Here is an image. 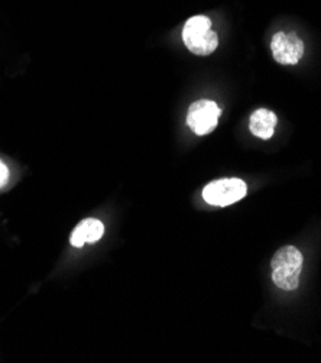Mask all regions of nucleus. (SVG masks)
Instances as JSON below:
<instances>
[{
  "instance_id": "nucleus-6",
  "label": "nucleus",
  "mask_w": 321,
  "mask_h": 363,
  "mask_svg": "<svg viewBox=\"0 0 321 363\" xmlns=\"http://www.w3.org/2000/svg\"><path fill=\"white\" fill-rule=\"evenodd\" d=\"M104 225L97 219H86L77 225L73 235H71V245L81 247L84 243H94L103 238Z\"/></svg>"
},
{
  "instance_id": "nucleus-1",
  "label": "nucleus",
  "mask_w": 321,
  "mask_h": 363,
  "mask_svg": "<svg viewBox=\"0 0 321 363\" xmlns=\"http://www.w3.org/2000/svg\"><path fill=\"white\" fill-rule=\"evenodd\" d=\"M272 281L283 289V291H294L300 285V275L303 269V255L295 246L281 247L271 261Z\"/></svg>"
},
{
  "instance_id": "nucleus-8",
  "label": "nucleus",
  "mask_w": 321,
  "mask_h": 363,
  "mask_svg": "<svg viewBox=\"0 0 321 363\" xmlns=\"http://www.w3.org/2000/svg\"><path fill=\"white\" fill-rule=\"evenodd\" d=\"M8 179H9V169L2 161H0V187H4L8 183Z\"/></svg>"
},
{
  "instance_id": "nucleus-3",
  "label": "nucleus",
  "mask_w": 321,
  "mask_h": 363,
  "mask_svg": "<svg viewBox=\"0 0 321 363\" xmlns=\"http://www.w3.org/2000/svg\"><path fill=\"white\" fill-rule=\"evenodd\" d=\"M246 193L247 187L244 181L239 178H223L207 184L203 190V199L211 206L226 207L242 200Z\"/></svg>"
},
{
  "instance_id": "nucleus-4",
  "label": "nucleus",
  "mask_w": 321,
  "mask_h": 363,
  "mask_svg": "<svg viewBox=\"0 0 321 363\" xmlns=\"http://www.w3.org/2000/svg\"><path fill=\"white\" fill-rule=\"evenodd\" d=\"M220 113L219 106L211 100L194 101L188 108L187 125L198 136L208 135L218 126Z\"/></svg>"
},
{
  "instance_id": "nucleus-7",
  "label": "nucleus",
  "mask_w": 321,
  "mask_h": 363,
  "mask_svg": "<svg viewBox=\"0 0 321 363\" xmlns=\"http://www.w3.org/2000/svg\"><path fill=\"white\" fill-rule=\"evenodd\" d=\"M276 123H278V118L274 112L268 111V108H258V111L254 112L251 116L249 129H251V132L255 136L266 140L272 138Z\"/></svg>"
},
{
  "instance_id": "nucleus-2",
  "label": "nucleus",
  "mask_w": 321,
  "mask_h": 363,
  "mask_svg": "<svg viewBox=\"0 0 321 363\" xmlns=\"http://www.w3.org/2000/svg\"><path fill=\"white\" fill-rule=\"evenodd\" d=\"M183 40L193 54L201 57L210 55L219 45L218 33L211 30V21L203 15L187 21L183 29Z\"/></svg>"
},
{
  "instance_id": "nucleus-5",
  "label": "nucleus",
  "mask_w": 321,
  "mask_h": 363,
  "mask_svg": "<svg viewBox=\"0 0 321 363\" xmlns=\"http://www.w3.org/2000/svg\"><path fill=\"white\" fill-rule=\"evenodd\" d=\"M274 60L282 65H295L304 55V43L295 33L278 32L271 41Z\"/></svg>"
}]
</instances>
